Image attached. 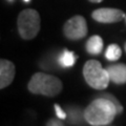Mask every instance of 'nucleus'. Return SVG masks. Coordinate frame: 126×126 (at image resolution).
Returning <instances> with one entry per match:
<instances>
[{
	"label": "nucleus",
	"mask_w": 126,
	"mask_h": 126,
	"mask_svg": "<svg viewBox=\"0 0 126 126\" xmlns=\"http://www.w3.org/2000/svg\"><path fill=\"white\" fill-rule=\"evenodd\" d=\"M18 32L21 38L32 40L40 31V16L35 10L27 9L22 11L18 16Z\"/></svg>",
	"instance_id": "20e7f679"
},
{
	"label": "nucleus",
	"mask_w": 126,
	"mask_h": 126,
	"mask_svg": "<svg viewBox=\"0 0 126 126\" xmlns=\"http://www.w3.org/2000/svg\"><path fill=\"white\" fill-rule=\"evenodd\" d=\"M124 48H125V52H126V43H125V45H124Z\"/></svg>",
	"instance_id": "dca6fc26"
},
{
	"label": "nucleus",
	"mask_w": 126,
	"mask_h": 126,
	"mask_svg": "<svg viewBox=\"0 0 126 126\" xmlns=\"http://www.w3.org/2000/svg\"><path fill=\"white\" fill-rule=\"evenodd\" d=\"M84 79L90 87L96 89H104L108 86L110 78L107 69L102 67L97 60H88L83 66Z\"/></svg>",
	"instance_id": "7ed1b4c3"
},
{
	"label": "nucleus",
	"mask_w": 126,
	"mask_h": 126,
	"mask_svg": "<svg viewBox=\"0 0 126 126\" xmlns=\"http://www.w3.org/2000/svg\"><path fill=\"white\" fill-rule=\"evenodd\" d=\"M124 19H125V23H126V16H125V18H124Z\"/></svg>",
	"instance_id": "f3484780"
},
{
	"label": "nucleus",
	"mask_w": 126,
	"mask_h": 126,
	"mask_svg": "<svg viewBox=\"0 0 126 126\" xmlns=\"http://www.w3.org/2000/svg\"><path fill=\"white\" fill-rule=\"evenodd\" d=\"M125 14L121 10L102 7L93 12L92 17L94 20L101 23H116L125 18Z\"/></svg>",
	"instance_id": "423d86ee"
},
{
	"label": "nucleus",
	"mask_w": 126,
	"mask_h": 126,
	"mask_svg": "<svg viewBox=\"0 0 126 126\" xmlns=\"http://www.w3.org/2000/svg\"><path fill=\"white\" fill-rule=\"evenodd\" d=\"M77 56L73 52H69L67 49H64L60 57H59V63L63 67H72L76 62Z\"/></svg>",
	"instance_id": "9d476101"
},
{
	"label": "nucleus",
	"mask_w": 126,
	"mask_h": 126,
	"mask_svg": "<svg viewBox=\"0 0 126 126\" xmlns=\"http://www.w3.org/2000/svg\"><path fill=\"white\" fill-rule=\"evenodd\" d=\"M103 49V40L100 36L94 35L86 42V52L90 55H99Z\"/></svg>",
	"instance_id": "1a4fd4ad"
},
{
	"label": "nucleus",
	"mask_w": 126,
	"mask_h": 126,
	"mask_svg": "<svg viewBox=\"0 0 126 126\" xmlns=\"http://www.w3.org/2000/svg\"><path fill=\"white\" fill-rule=\"evenodd\" d=\"M23 1H24V2H30L31 0H23Z\"/></svg>",
	"instance_id": "2eb2a0df"
},
{
	"label": "nucleus",
	"mask_w": 126,
	"mask_h": 126,
	"mask_svg": "<svg viewBox=\"0 0 126 126\" xmlns=\"http://www.w3.org/2000/svg\"><path fill=\"white\" fill-rule=\"evenodd\" d=\"M63 33L69 40H79L87 35V24L82 16H74L68 19L63 27Z\"/></svg>",
	"instance_id": "39448f33"
},
{
	"label": "nucleus",
	"mask_w": 126,
	"mask_h": 126,
	"mask_svg": "<svg viewBox=\"0 0 126 126\" xmlns=\"http://www.w3.org/2000/svg\"><path fill=\"white\" fill-rule=\"evenodd\" d=\"M107 72L110 81L115 84L121 85L126 83V65L123 63H117L107 66Z\"/></svg>",
	"instance_id": "6e6552de"
},
{
	"label": "nucleus",
	"mask_w": 126,
	"mask_h": 126,
	"mask_svg": "<svg viewBox=\"0 0 126 126\" xmlns=\"http://www.w3.org/2000/svg\"><path fill=\"white\" fill-rule=\"evenodd\" d=\"M27 87L32 94L55 97L61 93L63 85L57 77L44 73H36L30 80Z\"/></svg>",
	"instance_id": "f03ea898"
},
{
	"label": "nucleus",
	"mask_w": 126,
	"mask_h": 126,
	"mask_svg": "<svg viewBox=\"0 0 126 126\" xmlns=\"http://www.w3.org/2000/svg\"><path fill=\"white\" fill-rule=\"evenodd\" d=\"M10 1H13V0H10Z\"/></svg>",
	"instance_id": "a211bd4d"
},
{
	"label": "nucleus",
	"mask_w": 126,
	"mask_h": 126,
	"mask_svg": "<svg viewBox=\"0 0 126 126\" xmlns=\"http://www.w3.org/2000/svg\"><path fill=\"white\" fill-rule=\"evenodd\" d=\"M54 108H55V111H56L57 117L59 118V119H61V120L66 119V117H67V113H66L64 110H63V108H61L60 106H59V104H55L54 105Z\"/></svg>",
	"instance_id": "f8f14e48"
},
{
	"label": "nucleus",
	"mask_w": 126,
	"mask_h": 126,
	"mask_svg": "<svg viewBox=\"0 0 126 126\" xmlns=\"http://www.w3.org/2000/svg\"><path fill=\"white\" fill-rule=\"evenodd\" d=\"M15 77V65L5 59L0 61V88H5L14 80Z\"/></svg>",
	"instance_id": "0eeeda50"
},
{
	"label": "nucleus",
	"mask_w": 126,
	"mask_h": 126,
	"mask_svg": "<svg viewBox=\"0 0 126 126\" xmlns=\"http://www.w3.org/2000/svg\"><path fill=\"white\" fill-rule=\"evenodd\" d=\"M90 2H94V3H99L101 1H103V0H89Z\"/></svg>",
	"instance_id": "4468645a"
},
{
	"label": "nucleus",
	"mask_w": 126,
	"mask_h": 126,
	"mask_svg": "<svg viewBox=\"0 0 126 126\" xmlns=\"http://www.w3.org/2000/svg\"><path fill=\"white\" fill-rule=\"evenodd\" d=\"M122 50L118 44H110L105 50V58L108 61H117L121 58Z\"/></svg>",
	"instance_id": "9b49d317"
},
{
	"label": "nucleus",
	"mask_w": 126,
	"mask_h": 126,
	"mask_svg": "<svg viewBox=\"0 0 126 126\" xmlns=\"http://www.w3.org/2000/svg\"><path fill=\"white\" fill-rule=\"evenodd\" d=\"M84 119L93 126H106L111 124L118 113L117 106L107 98L98 97L85 108Z\"/></svg>",
	"instance_id": "f257e3e1"
},
{
	"label": "nucleus",
	"mask_w": 126,
	"mask_h": 126,
	"mask_svg": "<svg viewBox=\"0 0 126 126\" xmlns=\"http://www.w3.org/2000/svg\"><path fill=\"white\" fill-rule=\"evenodd\" d=\"M46 124L48 125V126H62L63 125V122L59 121L58 119H50Z\"/></svg>",
	"instance_id": "ddd939ff"
}]
</instances>
